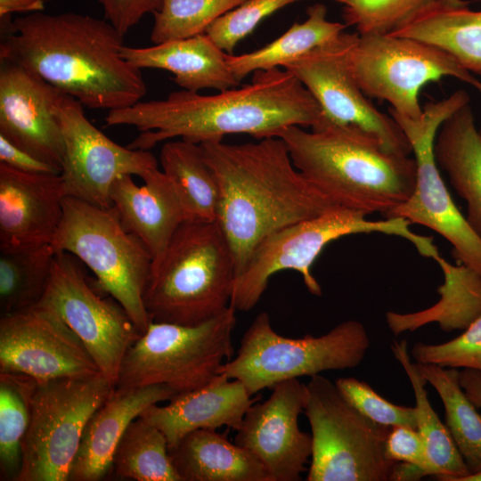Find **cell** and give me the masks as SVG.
Here are the masks:
<instances>
[{
  "instance_id": "1",
  "label": "cell",
  "mask_w": 481,
  "mask_h": 481,
  "mask_svg": "<svg viewBox=\"0 0 481 481\" xmlns=\"http://www.w3.org/2000/svg\"><path fill=\"white\" fill-rule=\"evenodd\" d=\"M322 119L316 100L283 68L257 71L249 84L216 94L182 89L166 99L110 110L105 117L108 126H135L140 134L128 147L148 151L173 139L200 143L245 134L258 140L290 126L312 128Z\"/></svg>"
},
{
  "instance_id": "2",
  "label": "cell",
  "mask_w": 481,
  "mask_h": 481,
  "mask_svg": "<svg viewBox=\"0 0 481 481\" xmlns=\"http://www.w3.org/2000/svg\"><path fill=\"white\" fill-rule=\"evenodd\" d=\"M7 28L1 61L25 68L83 106L118 110L147 93L141 69L121 55L124 35L104 18L38 12Z\"/></svg>"
},
{
  "instance_id": "3",
  "label": "cell",
  "mask_w": 481,
  "mask_h": 481,
  "mask_svg": "<svg viewBox=\"0 0 481 481\" xmlns=\"http://www.w3.org/2000/svg\"><path fill=\"white\" fill-rule=\"evenodd\" d=\"M199 144L218 183L216 222L232 253L236 277L266 236L337 206L295 167L280 137Z\"/></svg>"
},
{
  "instance_id": "4",
  "label": "cell",
  "mask_w": 481,
  "mask_h": 481,
  "mask_svg": "<svg viewBox=\"0 0 481 481\" xmlns=\"http://www.w3.org/2000/svg\"><path fill=\"white\" fill-rule=\"evenodd\" d=\"M295 167L337 206L386 217L412 194L414 158L387 150L355 125L322 121L306 131L290 126L279 133Z\"/></svg>"
},
{
  "instance_id": "5",
  "label": "cell",
  "mask_w": 481,
  "mask_h": 481,
  "mask_svg": "<svg viewBox=\"0 0 481 481\" xmlns=\"http://www.w3.org/2000/svg\"><path fill=\"white\" fill-rule=\"evenodd\" d=\"M236 267L216 222H183L151 270L143 302L151 322L196 325L225 310Z\"/></svg>"
},
{
  "instance_id": "6",
  "label": "cell",
  "mask_w": 481,
  "mask_h": 481,
  "mask_svg": "<svg viewBox=\"0 0 481 481\" xmlns=\"http://www.w3.org/2000/svg\"><path fill=\"white\" fill-rule=\"evenodd\" d=\"M402 217L379 221L367 219L363 212L333 206L322 214L281 228L262 240L234 281L230 305L247 312L256 306L276 273L293 270L300 273L307 290L322 295L312 266L322 249L341 237L380 232L401 237L412 243L420 255L436 259L440 256L433 239L415 233Z\"/></svg>"
},
{
  "instance_id": "7",
  "label": "cell",
  "mask_w": 481,
  "mask_h": 481,
  "mask_svg": "<svg viewBox=\"0 0 481 481\" xmlns=\"http://www.w3.org/2000/svg\"><path fill=\"white\" fill-rule=\"evenodd\" d=\"M55 253L75 256L94 274L95 286L116 299L142 332L151 320L143 296L152 257L122 224L116 209L66 196L63 215L51 242Z\"/></svg>"
},
{
  "instance_id": "8",
  "label": "cell",
  "mask_w": 481,
  "mask_h": 481,
  "mask_svg": "<svg viewBox=\"0 0 481 481\" xmlns=\"http://www.w3.org/2000/svg\"><path fill=\"white\" fill-rule=\"evenodd\" d=\"M371 346L364 325L344 321L318 337L287 338L277 333L266 312L259 313L244 333L237 355L219 374L240 380L252 396L292 379L343 371L362 363Z\"/></svg>"
},
{
  "instance_id": "9",
  "label": "cell",
  "mask_w": 481,
  "mask_h": 481,
  "mask_svg": "<svg viewBox=\"0 0 481 481\" xmlns=\"http://www.w3.org/2000/svg\"><path fill=\"white\" fill-rule=\"evenodd\" d=\"M235 312L230 305L196 325L151 322L126 351L116 387L164 385L177 395L208 385L232 357Z\"/></svg>"
},
{
  "instance_id": "10",
  "label": "cell",
  "mask_w": 481,
  "mask_h": 481,
  "mask_svg": "<svg viewBox=\"0 0 481 481\" xmlns=\"http://www.w3.org/2000/svg\"><path fill=\"white\" fill-rule=\"evenodd\" d=\"M304 413L312 436L306 481H390L395 461L385 451L390 427L362 414L335 382L311 377Z\"/></svg>"
},
{
  "instance_id": "11",
  "label": "cell",
  "mask_w": 481,
  "mask_h": 481,
  "mask_svg": "<svg viewBox=\"0 0 481 481\" xmlns=\"http://www.w3.org/2000/svg\"><path fill=\"white\" fill-rule=\"evenodd\" d=\"M115 387L102 372L37 381L17 481H68L88 420Z\"/></svg>"
},
{
  "instance_id": "12",
  "label": "cell",
  "mask_w": 481,
  "mask_h": 481,
  "mask_svg": "<svg viewBox=\"0 0 481 481\" xmlns=\"http://www.w3.org/2000/svg\"><path fill=\"white\" fill-rule=\"evenodd\" d=\"M464 90L440 101L428 102L419 118L403 117L389 109L390 116L406 135L416 162L414 191L385 218L402 217L442 235L452 247V257L481 275V238L470 227L453 202L436 164L434 146L442 124L457 110L469 103Z\"/></svg>"
},
{
  "instance_id": "13",
  "label": "cell",
  "mask_w": 481,
  "mask_h": 481,
  "mask_svg": "<svg viewBox=\"0 0 481 481\" xmlns=\"http://www.w3.org/2000/svg\"><path fill=\"white\" fill-rule=\"evenodd\" d=\"M350 67L366 96L387 102L395 113L412 119L422 114L421 88L444 77L460 79L481 93V82L444 50L389 33L358 34L350 52Z\"/></svg>"
},
{
  "instance_id": "14",
  "label": "cell",
  "mask_w": 481,
  "mask_h": 481,
  "mask_svg": "<svg viewBox=\"0 0 481 481\" xmlns=\"http://www.w3.org/2000/svg\"><path fill=\"white\" fill-rule=\"evenodd\" d=\"M81 264L69 253H55L48 284L37 304L62 319L100 371L116 384L122 360L142 332L116 299L96 291Z\"/></svg>"
},
{
  "instance_id": "15",
  "label": "cell",
  "mask_w": 481,
  "mask_h": 481,
  "mask_svg": "<svg viewBox=\"0 0 481 481\" xmlns=\"http://www.w3.org/2000/svg\"><path fill=\"white\" fill-rule=\"evenodd\" d=\"M357 37V32H342L283 69L313 95L325 119L357 126L374 135L387 150L410 155L412 147L401 127L372 104L353 76L350 52Z\"/></svg>"
},
{
  "instance_id": "16",
  "label": "cell",
  "mask_w": 481,
  "mask_h": 481,
  "mask_svg": "<svg viewBox=\"0 0 481 481\" xmlns=\"http://www.w3.org/2000/svg\"><path fill=\"white\" fill-rule=\"evenodd\" d=\"M55 112L65 147L61 175L66 196L110 208V188L118 177L142 178L158 167L157 159L148 150L121 146L96 128L75 98L64 94Z\"/></svg>"
},
{
  "instance_id": "17",
  "label": "cell",
  "mask_w": 481,
  "mask_h": 481,
  "mask_svg": "<svg viewBox=\"0 0 481 481\" xmlns=\"http://www.w3.org/2000/svg\"><path fill=\"white\" fill-rule=\"evenodd\" d=\"M0 371L25 374L37 382L101 372L79 338L40 304L1 315Z\"/></svg>"
},
{
  "instance_id": "18",
  "label": "cell",
  "mask_w": 481,
  "mask_h": 481,
  "mask_svg": "<svg viewBox=\"0 0 481 481\" xmlns=\"http://www.w3.org/2000/svg\"><path fill=\"white\" fill-rule=\"evenodd\" d=\"M272 390L265 401L248 409L234 443L262 464L272 481H299L312 454L311 434L298 426L306 384L292 379L275 384Z\"/></svg>"
},
{
  "instance_id": "19",
  "label": "cell",
  "mask_w": 481,
  "mask_h": 481,
  "mask_svg": "<svg viewBox=\"0 0 481 481\" xmlns=\"http://www.w3.org/2000/svg\"><path fill=\"white\" fill-rule=\"evenodd\" d=\"M64 94L25 68L1 61L0 135L61 173L65 147L55 109Z\"/></svg>"
},
{
  "instance_id": "20",
  "label": "cell",
  "mask_w": 481,
  "mask_h": 481,
  "mask_svg": "<svg viewBox=\"0 0 481 481\" xmlns=\"http://www.w3.org/2000/svg\"><path fill=\"white\" fill-rule=\"evenodd\" d=\"M61 174H31L0 163V247L51 244L63 215Z\"/></svg>"
},
{
  "instance_id": "21",
  "label": "cell",
  "mask_w": 481,
  "mask_h": 481,
  "mask_svg": "<svg viewBox=\"0 0 481 481\" xmlns=\"http://www.w3.org/2000/svg\"><path fill=\"white\" fill-rule=\"evenodd\" d=\"M142 179L143 184L139 186L130 175L118 177L111 185L110 199L123 226L149 250L152 270L186 216L174 186L161 170L153 168Z\"/></svg>"
},
{
  "instance_id": "22",
  "label": "cell",
  "mask_w": 481,
  "mask_h": 481,
  "mask_svg": "<svg viewBox=\"0 0 481 481\" xmlns=\"http://www.w3.org/2000/svg\"><path fill=\"white\" fill-rule=\"evenodd\" d=\"M175 395L164 385L116 387L88 420L68 481H98L110 473L116 447L128 425L149 406Z\"/></svg>"
},
{
  "instance_id": "23",
  "label": "cell",
  "mask_w": 481,
  "mask_h": 481,
  "mask_svg": "<svg viewBox=\"0 0 481 481\" xmlns=\"http://www.w3.org/2000/svg\"><path fill=\"white\" fill-rule=\"evenodd\" d=\"M255 402L240 380L220 374L206 386L175 395L166 405L149 406L140 417L163 432L170 448L196 429L236 430Z\"/></svg>"
},
{
  "instance_id": "24",
  "label": "cell",
  "mask_w": 481,
  "mask_h": 481,
  "mask_svg": "<svg viewBox=\"0 0 481 481\" xmlns=\"http://www.w3.org/2000/svg\"><path fill=\"white\" fill-rule=\"evenodd\" d=\"M122 57L134 67L158 69L171 72L174 81L183 90L224 91L240 83L227 63V53L206 33L147 47L123 45Z\"/></svg>"
},
{
  "instance_id": "25",
  "label": "cell",
  "mask_w": 481,
  "mask_h": 481,
  "mask_svg": "<svg viewBox=\"0 0 481 481\" xmlns=\"http://www.w3.org/2000/svg\"><path fill=\"white\" fill-rule=\"evenodd\" d=\"M168 452L181 481H272L249 452L216 429L193 430Z\"/></svg>"
},
{
  "instance_id": "26",
  "label": "cell",
  "mask_w": 481,
  "mask_h": 481,
  "mask_svg": "<svg viewBox=\"0 0 481 481\" xmlns=\"http://www.w3.org/2000/svg\"><path fill=\"white\" fill-rule=\"evenodd\" d=\"M436 164L467 202L465 216L481 238V135L472 108L465 104L440 126L434 146Z\"/></svg>"
},
{
  "instance_id": "27",
  "label": "cell",
  "mask_w": 481,
  "mask_h": 481,
  "mask_svg": "<svg viewBox=\"0 0 481 481\" xmlns=\"http://www.w3.org/2000/svg\"><path fill=\"white\" fill-rule=\"evenodd\" d=\"M436 261L444 274V283L437 289L439 301L420 312H387L386 322L394 335L434 322L447 332L464 330L481 315V275L464 265H452L441 256Z\"/></svg>"
},
{
  "instance_id": "28",
  "label": "cell",
  "mask_w": 481,
  "mask_h": 481,
  "mask_svg": "<svg viewBox=\"0 0 481 481\" xmlns=\"http://www.w3.org/2000/svg\"><path fill=\"white\" fill-rule=\"evenodd\" d=\"M389 34L434 45L470 73L481 75V11L436 2Z\"/></svg>"
},
{
  "instance_id": "29",
  "label": "cell",
  "mask_w": 481,
  "mask_h": 481,
  "mask_svg": "<svg viewBox=\"0 0 481 481\" xmlns=\"http://www.w3.org/2000/svg\"><path fill=\"white\" fill-rule=\"evenodd\" d=\"M159 161L181 200L186 221L216 222L218 183L200 144L168 140L161 148Z\"/></svg>"
},
{
  "instance_id": "30",
  "label": "cell",
  "mask_w": 481,
  "mask_h": 481,
  "mask_svg": "<svg viewBox=\"0 0 481 481\" xmlns=\"http://www.w3.org/2000/svg\"><path fill=\"white\" fill-rule=\"evenodd\" d=\"M307 18L294 23L281 36L265 46L240 55L228 54V66L240 82L251 73L284 68L313 49L334 39L346 28L345 23L327 19V7L314 4L306 10Z\"/></svg>"
},
{
  "instance_id": "31",
  "label": "cell",
  "mask_w": 481,
  "mask_h": 481,
  "mask_svg": "<svg viewBox=\"0 0 481 481\" xmlns=\"http://www.w3.org/2000/svg\"><path fill=\"white\" fill-rule=\"evenodd\" d=\"M391 351L403 367L415 397L417 429L425 444L432 476L442 481H462L470 474L447 427L434 411L425 388L426 379L412 363L406 339L393 340Z\"/></svg>"
},
{
  "instance_id": "32",
  "label": "cell",
  "mask_w": 481,
  "mask_h": 481,
  "mask_svg": "<svg viewBox=\"0 0 481 481\" xmlns=\"http://www.w3.org/2000/svg\"><path fill=\"white\" fill-rule=\"evenodd\" d=\"M54 257L51 244L0 247L1 315L29 308L40 301Z\"/></svg>"
},
{
  "instance_id": "33",
  "label": "cell",
  "mask_w": 481,
  "mask_h": 481,
  "mask_svg": "<svg viewBox=\"0 0 481 481\" xmlns=\"http://www.w3.org/2000/svg\"><path fill=\"white\" fill-rule=\"evenodd\" d=\"M419 371L440 396L447 427L469 470H481V414L460 384L456 368L416 363Z\"/></svg>"
},
{
  "instance_id": "34",
  "label": "cell",
  "mask_w": 481,
  "mask_h": 481,
  "mask_svg": "<svg viewBox=\"0 0 481 481\" xmlns=\"http://www.w3.org/2000/svg\"><path fill=\"white\" fill-rule=\"evenodd\" d=\"M111 470L119 479L181 481L169 456L166 436L140 416L122 435Z\"/></svg>"
},
{
  "instance_id": "35",
  "label": "cell",
  "mask_w": 481,
  "mask_h": 481,
  "mask_svg": "<svg viewBox=\"0 0 481 481\" xmlns=\"http://www.w3.org/2000/svg\"><path fill=\"white\" fill-rule=\"evenodd\" d=\"M37 380L20 373L0 371V479L17 481L21 443L28 430Z\"/></svg>"
},
{
  "instance_id": "36",
  "label": "cell",
  "mask_w": 481,
  "mask_h": 481,
  "mask_svg": "<svg viewBox=\"0 0 481 481\" xmlns=\"http://www.w3.org/2000/svg\"><path fill=\"white\" fill-rule=\"evenodd\" d=\"M245 0H161L152 14L153 44L184 39L206 33L219 17Z\"/></svg>"
},
{
  "instance_id": "37",
  "label": "cell",
  "mask_w": 481,
  "mask_h": 481,
  "mask_svg": "<svg viewBox=\"0 0 481 481\" xmlns=\"http://www.w3.org/2000/svg\"><path fill=\"white\" fill-rule=\"evenodd\" d=\"M342 4L345 24L360 35L391 33L437 0H333Z\"/></svg>"
},
{
  "instance_id": "38",
  "label": "cell",
  "mask_w": 481,
  "mask_h": 481,
  "mask_svg": "<svg viewBox=\"0 0 481 481\" xmlns=\"http://www.w3.org/2000/svg\"><path fill=\"white\" fill-rule=\"evenodd\" d=\"M301 0H245L216 20L208 37L223 51L232 54L236 45L249 36L263 20L287 5Z\"/></svg>"
},
{
  "instance_id": "39",
  "label": "cell",
  "mask_w": 481,
  "mask_h": 481,
  "mask_svg": "<svg viewBox=\"0 0 481 481\" xmlns=\"http://www.w3.org/2000/svg\"><path fill=\"white\" fill-rule=\"evenodd\" d=\"M410 355L418 363L481 371V315L453 339L440 344L417 342Z\"/></svg>"
},
{
  "instance_id": "40",
  "label": "cell",
  "mask_w": 481,
  "mask_h": 481,
  "mask_svg": "<svg viewBox=\"0 0 481 481\" xmlns=\"http://www.w3.org/2000/svg\"><path fill=\"white\" fill-rule=\"evenodd\" d=\"M335 384L339 392L362 414L382 426L417 428L416 408L395 404L379 395L368 383L354 377H341Z\"/></svg>"
},
{
  "instance_id": "41",
  "label": "cell",
  "mask_w": 481,
  "mask_h": 481,
  "mask_svg": "<svg viewBox=\"0 0 481 481\" xmlns=\"http://www.w3.org/2000/svg\"><path fill=\"white\" fill-rule=\"evenodd\" d=\"M385 451L390 461L415 464L427 476H432L425 444L417 428L409 426L391 427L386 438Z\"/></svg>"
},
{
  "instance_id": "42",
  "label": "cell",
  "mask_w": 481,
  "mask_h": 481,
  "mask_svg": "<svg viewBox=\"0 0 481 481\" xmlns=\"http://www.w3.org/2000/svg\"><path fill=\"white\" fill-rule=\"evenodd\" d=\"M104 19L109 20L122 35H126L142 18L153 13L161 0H98Z\"/></svg>"
},
{
  "instance_id": "43",
  "label": "cell",
  "mask_w": 481,
  "mask_h": 481,
  "mask_svg": "<svg viewBox=\"0 0 481 481\" xmlns=\"http://www.w3.org/2000/svg\"><path fill=\"white\" fill-rule=\"evenodd\" d=\"M0 163L31 174H61L50 164L36 158L0 135Z\"/></svg>"
},
{
  "instance_id": "44",
  "label": "cell",
  "mask_w": 481,
  "mask_h": 481,
  "mask_svg": "<svg viewBox=\"0 0 481 481\" xmlns=\"http://www.w3.org/2000/svg\"><path fill=\"white\" fill-rule=\"evenodd\" d=\"M460 384L464 392L478 409L481 408V371L461 369L459 374Z\"/></svg>"
},
{
  "instance_id": "45",
  "label": "cell",
  "mask_w": 481,
  "mask_h": 481,
  "mask_svg": "<svg viewBox=\"0 0 481 481\" xmlns=\"http://www.w3.org/2000/svg\"><path fill=\"white\" fill-rule=\"evenodd\" d=\"M45 0H0L1 20L7 19L15 12L34 13L44 12Z\"/></svg>"
},
{
  "instance_id": "46",
  "label": "cell",
  "mask_w": 481,
  "mask_h": 481,
  "mask_svg": "<svg viewBox=\"0 0 481 481\" xmlns=\"http://www.w3.org/2000/svg\"><path fill=\"white\" fill-rule=\"evenodd\" d=\"M427 477L419 466L407 462H395L390 475V481H415Z\"/></svg>"
},
{
  "instance_id": "47",
  "label": "cell",
  "mask_w": 481,
  "mask_h": 481,
  "mask_svg": "<svg viewBox=\"0 0 481 481\" xmlns=\"http://www.w3.org/2000/svg\"><path fill=\"white\" fill-rule=\"evenodd\" d=\"M437 3H439L441 5L444 7H449V8L468 7V5L470 4L469 1H464V0H437Z\"/></svg>"
},
{
  "instance_id": "48",
  "label": "cell",
  "mask_w": 481,
  "mask_h": 481,
  "mask_svg": "<svg viewBox=\"0 0 481 481\" xmlns=\"http://www.w3.org/2000/svg\"><path fill=\"white\" fill-rule=\"evenodd\" d=\"M462 481H481V470L476 473H471L462 479Z\"/></svg>"
},
{
  "instance_id": "49",
  "label": "cell",
  "mask_w": 481,
  "mask_h": 481,
  "mask_svg": "<svg viewBox=\"0 0 481 481\" xmlns=\"http://www.w3.org/2000/svg\"><path fill=\"white\" fill-rule=\"evenodd\" d=\"M478 131H479V134H480V135H481V127H480V129H479Z\"/></svg>"
},
{
  "instance_id": "50",
  "label": "cell",
  "mask_w": 481,
  "mask_h": 481,
  "mask_svg": "<svg viewBox=\"0 0 481 481\" xmlns=\"http://www.w3.org/2000/svg\"><path fill=\"white\" fill-rule=\"evenodd\" d=\"M45 1L47 3V2H49V1H51V0H45Z\"/></svg>"
}]
</instances>
